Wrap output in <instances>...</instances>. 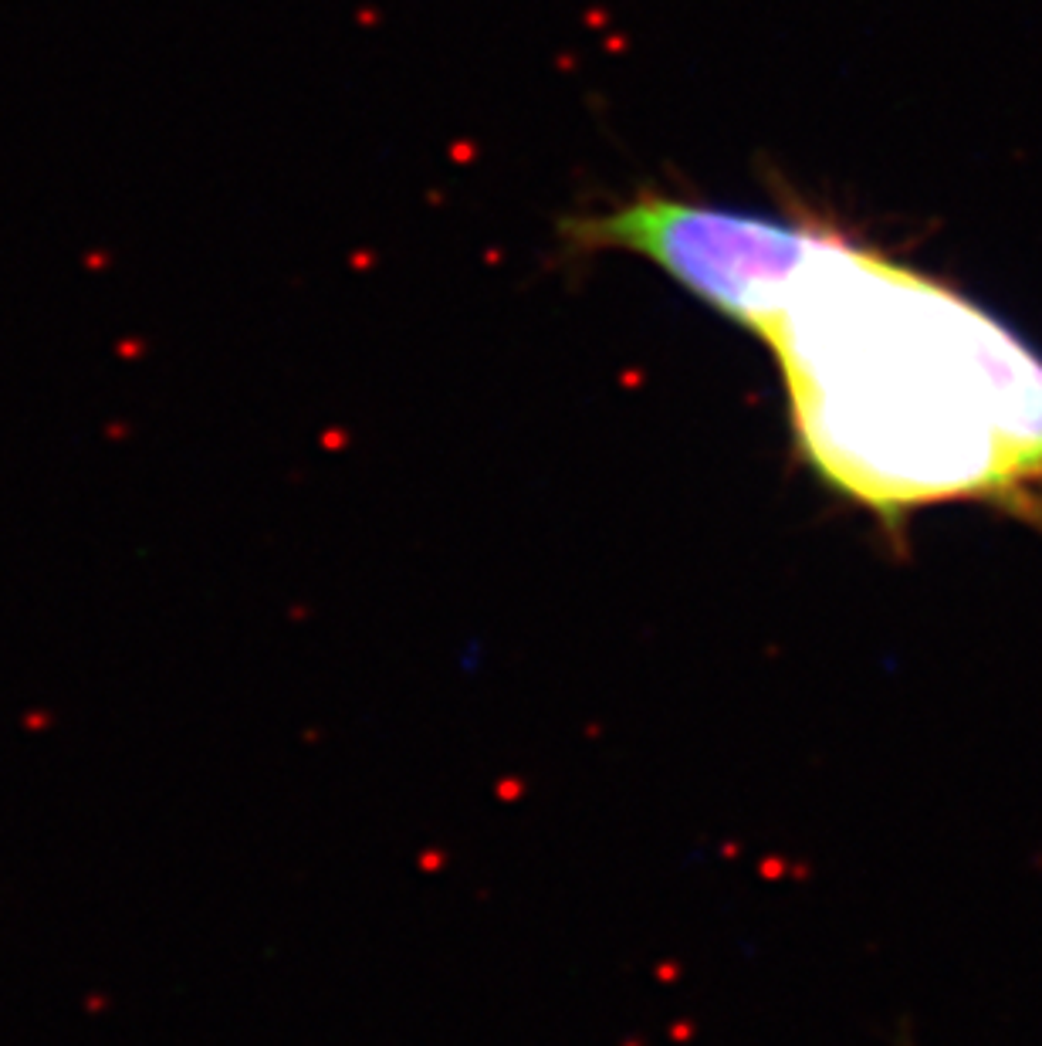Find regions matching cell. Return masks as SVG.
<instances>
[{
  "mask_svg": "<svg viewBox=\"0 0 1042 1046\" xmlns=\"http://www.w3.org/2000/svg\"><path fill=\"white\" fill-rule=\"evenodd\" d=\"M759 339L798 461L890 539L941 504L1042 529V356L958 288L819 220Z\"/></svg>",
  "mask_w": 1042,
  "mask_h": 1046,
  "instance_id": "1",
  "label": "cell"
},
{
  "mask_svg": "<svg viewBox=\"0 0 1042 1046\" xmlns=\"http://www.w3.org/2000/svg\"><path fill=\"white\" fill-rule=\"evenodd\" d=\"M816 224L644 190L603 214L566 220L562 237L579 254L646 258L721 319L759 336L806 258Z\"/></svg>",
  "mask_w": 1042,
  "mask_h": 1046,
  "instance_id": "2",
  "label": "cell"
}]
</instances>
